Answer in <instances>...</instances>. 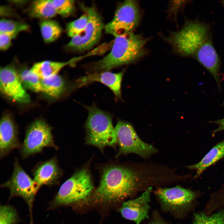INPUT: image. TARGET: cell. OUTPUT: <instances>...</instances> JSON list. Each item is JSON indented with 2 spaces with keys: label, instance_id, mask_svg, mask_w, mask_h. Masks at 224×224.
I'll return each mask as SVG.
<instances>
[{
  "label": "cell",
  "instance_id": "obj_1",
  "mask_svg": "<svg viewBox=\"0 0 224 224\" xmlns=\"http://www.w3.org/2000/svg\"><path fill=\"white\" fill-rule=\"evenodd\" d=\"M210 32L209 27L203 23L188 21L180 30L171 33L167 40L179 54L193 57L201 63L220 88V60Z\"/></svg>",
  "mask_w": 224,
  "mask_h": 224
},
{
  "label": "cell",
  "instance_id": "obj_2",
  "mask_svg": "<svg viewBox=\"0 0 224 224\" xmlns=\"http://www.w3.org/2000/svg\"><path fill=\"white\" fill-rule=\"evenodd\" d=\"M146 182L140 173L130 167L117 164L108 165L102 171L94 200L101 203L123 200L142 189Z\"/></svg>",
  "mask_w": 224,
  "mask_h": 224
},
{
  "label": "cell",
  "instance_id": "obj_3",
  "mask_svg": "<svg viewBox=\"0 0 224 224\" xmlns=\"http://www.w3.org/2000/svg\"><path fill=\"white\" fill-rule=\"evenodd\" d=\"M148 40L133 32L115 37L110 52L94 64L91 71H108L137 61L145 54V46Z\"/></svg>",
  "mask_w": 224,
  "mask_h": 224
},
{
  "label": "cell",
  "instance_id": "obj_4",
  "mask_svg": "<svg viewBox=\"0 0 224 224\" xmlns=\"http://www.w3.org/2000/svg\"><path fill=\"white\" fill-rule=\"evenodd\" d=\"M85 107L88 113L85 124L86 143L101 151L107 146H115L117 139L111 115L94 104Z\"/></svg>",
  "mask_w": 224,
  "mask_h": 224
},
{
  "label": "cell",
  "instance_id": "obj_5",
  "mask_svg": "<svg viewBox=\"0 0 224 224\" xmlns=\"http://www.w3.org/2000/svg\"><path fill=\"white\" fill-rule=\"evenodd\" d=\"M94 189L91 174L87 168L76 171L61 186L50 202L49 209L71 205L87 199Z\"/></svg>",
  "mask_w": 224,
  "mask_h": 224
},
{
  "label": "cell",
  "instance_id": "obj_6",
  "mask_svg": "<svg viewBox=\"0 0 224 224\" xmlns=\"http://www.w3.org/2000/svg\"><path fill=\"white\" fill-rule=\"evenodd\" d=\"M52 128L43 120L33 122L28 128L25 139L20 148V153L24 159L42 152L45 147L57 150L52 133Z\"/></svg>",
  "mask_w": 224,
  "mask_h": 224
},
{
  "label": "cell",
  "instance_id": "obj_7",
  "mask_svg": "<svg viewBox=\"0 0 224 224\" xmlns=\"http://www.w3.org/2000/svg\"><path fill=\"white\" fill-rule=\"evenodd\" d=\"M0 186L10 191L9 199L15 197L22 198L27 203L30 215V224H33L32 209L36 195L40 189L33 179L27 174L15 158L12 175Z\"/></svg>",
  "mask_w": 224,
  "mask_h": 224
},
{
  "label": "cell",
  "instance_id": "obj_8",
  "mask_svg": "<svg viewBox=\"0 0 224 224\" xmlns=\"http://www.w3.org/2000/svg\"><path fill=\"white\" fill-rule=\"evenodd\" d=\"M119 150L117 155L136 154L147 158L157 151L152 145L146 143L139 137L133 126L127 122L119 120L114 127Z\"/></svg>",
  "mask_w": 224,
  "mask_h": 224
},
{
  "label": "cell",
  "instance_id": "obj_9",
  "mask_svg": "<svg viewBox=\"0 0 224 224\" xmlns=\"http://www.w3.org/2000/svg\"><path fill=\"white\" fill-rule=\"evenodd\" d=\"M140 13L138 3L126 0L117 9L112 20L105 26L107 34L114 37L133 32L138 25Z\"/></svg>",
  "mask_w": 224,
  "mask_h": 224
},
{
  "label": "cell",
  "instance_id": "obj_10",
  "mask_svg": "<svg viewBox=\"0 0 224 224\" xmlns=\"http://www.w3.org/2000/svg\"><path fill=\"white\" fill-rule=\"evenodd\" d=\"M88 16V21L84 30L71 38L67 45L70 49L78 51L88 49L100 40L105 26L99 13L93 7H83Z\"/></svg>",
  "mask_w": 224,
  "mask_h": 224
},
{
  "label": "cell",
  "instance_id": "obj_11",
  "mask_svg": "<svg viewBox=\"0 0 224 224\" xmlns=\"http://www.w3.org/2000/svg\"><path fill=\"white\" fill-rule=\"evenodd\" d=\"M155 194L162 209L176 216L181 215L195 197L194 192L179 186L159 188Z\"/></svg>",
  "mask_w": 224,
  "mask_h": 224
},
{
  "label": "cell",
  "instance_id": "obj_12",
  "mask_svg": "<svg viewBox=\"0 0 224 224\" xmlns=\"http://www.w3.org/2000/svg\"><path fill=\"white\" fill-rule=\"evenodd\" d=\"M0 88L2 94L13 101L23 103L30 101V96L23 87L16 70L12 65L1 68Z\"/></svg>",
  "mask_w": 224,
  "mask_h": 224
},
{
  "label": "cell",
  "instance_id": "obj_13",
  "mask_svg": "<svg viewBox=\"0 0 224 224\" xmlns=\"http://www.w3.org/2000/svg\"><path fill=\"white\" fill-rule=\"evenodd\" d=\"M152 190V187H149L139 197L124 202L119 208L122 217L134 222L135 224H140L148 218Z\"/></svg>",
  "mask_w": 224,
  "mask_h": 224
},
{
  "label": "cell",
  "instance_id": "obj_14",
  "mask_svg": "<svg viewBox=\"0 0 224 224\" xmlns=\"http://www.w3.org/2000/svg\"><path fill=\"white\" fill-rule=\"evenodd\" d=\"M31 173L40 188L44 185L51 186L58 184L63 174L56 156L37 163Z\"/></svg>",
  "mask_w": 224,
  "mask_h": 224
},
{
  "label": "cell",
  "instance_id": "obj_15",
  "mask_svg": "<svg viewBox=\"0 0 224 224\" xmlns=\"http://www.w3.org/2000/svg\"><path fill=\"white\" fill-rule=\"evenodd\" d=\"M124 72L113 73L109 71L94 72L79 78L76 87H81L93 82H100L109 87L118 98L121 97V85Z\"/></svg>",
  "mask_w": 224,
  "mask_h": 224
},
{
  "label": "cell",
  "instance_id": "obj_16",
  "mask_svg": "<svg viewBox=\"0 0 224 224\" xmlns=\"http://www.w3.org/2000/svg\"><path fill=\"white\" fill-rule=\"evenodd\" d=\"M16 127L12 118L7 115L1 119L0 126V157L3 158L16 148H20Z\"/></svg>",
  "mask_w": 224,
  "mask_h": 224
},
{
  "label": "cell",
  "instance_id": "obj_17",
  "mask_svg": "<svg viewBox=\"0 0 224 224\" xmlns=\"http://www.w3.org/2000/svg\"><path fill=\"white\" fill-rule=\"evenodd\" d=\"M84 56L73 58L65 62H57L51 61H44L35 63L30 69L40 79L58 74V72L64 67L73 65L86 56Z\"/></svg>",
  "mask_w": 224,
  "mask_h": 224
},
{
  "label": "cell",
  "instance_id": "obj_18",
  "mask_svg": "<svg viewBox=\"0 0 224 224\" xmlns=\"http://www.w3.org/2000/svg\"><path fill=\"white\" fill-rule=\"evenodd\" d=\"M224 157V140L218 142L209 151L198 163L187 166L194 169L196 173L194 177L197 178L205 170Z\"/></svg>",
  "mask_w": 224,
  "mask_h": 224
},
{
  "label": "cell",
  "instance_id": "obj_19",
  "mask_svg": "<svg viewBox=\"0 0 224 224\" xmlns=\"http://www.w3.org/2000/svg\"><path fill=\"white\" fill-rule=\"evenodd\" d=\"M29 13L33 17L43 19H49L57 14L50 0L33 1L30 6Z\"/></svg>",
  "mask_w": 224,
  "mask_h": 224
},
{
  "label": "cell",
  "instance_id": "obj_20",
  "mask_svg": "<svg viewBox=\"0 0 224 224\" xmlns=\"http://www.w3.org/2000/svg\"><path fill=\"white\" fill-rule=\"evenodd\" d=\"M41 83L42 92L53 98L59 97L65 88L64 80L58 74L41 79Z\"/></svg>",
  "mask_w": 224,
  "mask_h": 224
},
{
  "label": "cell",
  "instance_id": "obj_21",
  "mask_svg": "<svg viewBox=\"0 0 224 224\" xmlns=\"http://www.w3.org/2000/svg\"><path fill=\"white\" fill-rule=\"evenodd\" d=\"M40 27L42 38L46 43L57 40L62 32L61 27L54 20L43 19L40 22Z\"/></svg>",
  "mask_w": 224,
  "mask_h": 224
},
{
  "label": "cell",
  "instance_id": "obj_22",
  "mask_svg": "<svg viewBox=\"0 0 224 224\" xmlns=\"http://www.w3.org/2000/svg\"><path fill=\"white\" fill-rule=\"evenodd\" d=\"M28 25L24 22L2 18L0 21V33L12 35L15 37L20 32L29 30Z\"/></svg>",
  "mask_w": 224,
  "mask_h": 224
},
{
  "label": "cell",
  "instance_id": "obj_23",
  "mask_svg": "<svg viewBox=\"0 0 224 224\" xmlns=\"http://www.w3.org/2000/svg\"><path fill=\"white\" fill-rule=\"evenodd\" d=\"M23 84L35 92H42L41 79L30 69H25L19 75Z\"/></svg>",
  "mask_w": 224,
  "mask_h": 224
},
{
  "label": "cell",
  "instance_id": "obj_24",
  "mask_svg": "<svg viewBox=\"0 0 224 224\" xmlns=\"http://www.w3.org/2000/svg\"><path fill=\"white\" fill-rule=\"evenodd\" d=\"M193 224H224V210L210 216L202 213L195 214Z\"/></svg>",
  "mask_w": 224,
  "mask_h": 224
},
{
  "label": "cell",
  "instance_id": "obj_25",
  "mask_svg": "<svg viewBox=\"0 0 224 224\" xmlns=\"http://www.w3.org/2000/svg\"><path fill=\"white\" fill-rule=\"evenodd\" d=\"M88 21V16L85 12L77 19L68 23L66 27L68 36L72 38L78 35L84 30Z\"/></svg>",
  "mask_w": 224,
  "mask_h": 224
},
{
  "label": "cell",
  "instance_id": "obj_26",
  "mask_svg": "<svg viewBox=\"0 0 224 224\" xmlns=\"http://www.w3.org/2000/svg\"><path fill=\"white\" fill-rule=\"evenodd\" d=\"M19 221L16 209L9 205H1L0 224H17Z\"/></svg>",
  "mask_w": 224,
  "mask_h": 224
},
{
  "label": "cell",
  "instance_id": "obj_27",
  "mask_svg": "<svg viewBox=\"0 0 224 224\" xmlns=\"http://www.w3.org/2000/svg\"><path fill=\"white\" fill-rule=\"evenodd\" d=\"M57 14L67 17L73 12L75 9L74 1L71 0H52Z\"/></svg>",
  "mask_w": 224,
  "mask_h": 224
},
{
  "label": "cell",
  "instance_id": "obj_28",
  "mask_svg": "<svg viewBox=\"0 0 224 224\" xmlns=\"http://www.w3.org/2000/svg\"><path fill=\"white\" fill-rule=\"evenodd\" d=\"M15 37L12 35L4 33H0V49L5 51L12 44V40Z\"/></svg>",
  "mask_w": 224,
  "mask_h": 224
},
{
  "label": "cell",
  "instance_id": "obj_29",
  "mask_svg": "<svg viewBox=\"0 0 224 224\" xmlns=\"http://www.w3.org/2000/svg\"><path fill=\"white\" fill-rule=\"evenodd\" d=\"M210 122L216 124L218 126V128L213 131L214 133L224 130V118L216 121H210Z\"/></svg>",
  "mask_w": 224,
  "mask_h": 224
},
{
  "label": "cell",
  "instance_id": "obj_30",
  "mask_svg": "<svg viewBox=\"0 0 224 224\" xmlns=\"http://www.w3.org/2000/svg\"><path fill=\"white\" fill-rule=\"evenodd\" d=\"M148 224H168L159 217H154Z\"/></svg>",
  "mask_w": 224,
  "mask_h": 224
},
{
  "label": "cell",
  "instance_id": "obj_31",
  "mask_svg": "<svg viewBox=\"0 0 224 224\" xmlns=\"http://www.w3.org/2000/svg\"><path fill=\"white\" fill-rule=\"evenodd\" d=\"M220 2L223 5H224V1H221Z\"/></svg>",
  "mask_w": 224,
  "mask_h": 224
},
{
  "label": "cell",
  "instance_id": "obj_32",
  "mask_svg": "<svg viewBox=\"0 0 224 224\" xmlns=\"http://www.w3.org/2000/svg\"><path fill=\"white\" fill-rule=\"evenodd\" d=\"M224 105V101L223 103L222 104V105Z\"/></svg>",
  "mask_w": 224,
  "mask_h": 224
}]
</instances>
